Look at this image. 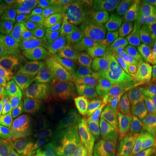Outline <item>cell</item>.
<instances>
[{"mask_svg": "<svg viewBox=\"0 0 156 156\" xmlns=\"http://www.w3.org/2000/svg\"><path fill=\"white\" fill-rule=\"evenodd\" d=\"M89 124L105 156H151L102 110L89 118Z\"/></svg>", "mask_w": 156, "mask_h": 156, "instance_id": "cell-1", "label": "cell"}, {"mask_svg": "<svg viewBox=\"0 0 156 156\" xmlns=\"http://www.w3.org/2000/svg\"><path fill=\"white\" fill-rule=\"evenodd\" d=\"M91 132L92 129L87 122H61L53 124L32 146L51 148L68 154Z\"/></svg>", "mask_w": 156, "mask_h": 156, "instance_id": "cell-2", "label": "cell"}, {"mask_svg": "<svg viewBox=\"0 0 156 156\" xmlns=\"http://www.w3.org/2000/svg\"><path fill=\"white\" fill-rule=\"evenodd\" d=\"M122 27L126 35L147 50H156V1L128 12Z\"/></svg>", "mask_w": 156, "mask_h": 156, "instance_id": "cell-3", "label": "cell"}, {"mask_svg": "<svg viewBox=\"0 0 156 156\" xmlns=\"http://www.w3.org/2000/svg\"><path fill=\"white\" fill-rule=\"evenodd\" d=\"M0 90L19 109L32 108L38 103L39 85L30 80L20 69L0 68Z\"/></svg>", "mask_w": 156, "mask_h": 156, "instance_id": "cell-4", "label": "cell"}, {"mask_svg": "<svg viewBox=\"0 0 156 156\" xmlns=\"http://www.w3.org/2000/svg\"><path fill=\"white\" fill-rule=\"evenodd\" d=\"M44 108L56 119L69 122L89 119L101 110L95 101L86 94L49 101H46Z\"/></svg>", "mask_w": 156, "mask_h": 156, "instance_id": "cell-5", "label": "cell"}, {"mask_svg": "<svg viewBox=\"0 0 156 156\" xmlns=\"http://www.w3.org/2000/svg\"><path fill=\"white\" fill-rule=\"evenodd\" d=\"M97 89L91 77H76L69 73L39 85L38 97L46 101L57 100L76 94H86L94 97Z\"/></svg>", "mask_w": 156, "mask_h": 156, "instance_id": "cell-6", "label": "cell"}, {"mask_svg": "<svg viewBox=\"0 0 156 156\" xmlns=\"http://www.w3.org/2000/svg\"><path fill=\"white\" fill-rule=\"evenodd\" d=\"M134 88L133 72L120 69L108 83L97 89L93 100L101 110L106 111L114 108Z\"/></svg>", "mask_w": 156, "mask_h": 156, "instance_id": "cell-7", "label": "cell"}, {"mask_svg": "<svg viewBox=\"0 0 156 156\" xmlns=\"http://www.w3.org/2000/svg\"><path fill=\"white\" fill-rule=\"evenodd\" d=\"M37 128L38 120L30 111L17 110L0 116V132L18 142L24 143Z\"/></svg>", "mask_w": 156, "mask_h": 156, "instance_id": "cell-8", "label": "cell"}, {"mask_svg": "<svg viewBox=\"0 0 156 156\" xmlns=\"http://www.w3.org/2000/svg\"><path fill=\"white\" fill-rule=\"evenodd\" d=\"M103 112L122 128L139 145L141 146L145 150L149 152L151 142L154 138V129L151 126L150 122L134 117L125 116L119 114L114 108Z\"/></svg>", "mask_w": 156, "mask_h": 156, "instance_id": "cell-9", "label": "cell"}, {"mask_svg": "<svg viewBox=\"0 0 156 156\" xmlns=\"http://www.w3.org/2000/svg\"><path fill=\"white\" fill-rule=\"evenodd\" d=\"M114 109L125 116L134 117L152 122L154 121L156 102L149 99L144 92L134 89Z\"/></svg>", "mask_w": 156, "mask_h": 156, "instance_id": "cell-10", "label": "cell"}, {"mask_svg": "<svg viewBox=\"0 0 156 156\" xmlns=\"http://www.w3.org/2000/svg\"><path fill=\"white\" fill-rule=\"evenodd\" d=\"M154 58H156L154 53L141 47L131 37L126 35L122 53L120 58V69L134 72L144 67Z\"/></svg>", "mask_w": 156, "mask_h": 156, "instance_id": "cell-11", "label": "cell"}, {"mask_svg": "<svg viewBox=\"0 0 156 156\" xmlns=\"http://www.w3.org/2000/svg\"><path fill=\"white\" fill-rule=\"evenodd\" d=\"M50 56L51 54L46 47L32 45L27 51L19 69L30 80L40 85L44 78V69Z\"/></svg>", "mask_w": 156, "mask_h": 156, "instance_id": "cell-12", "label": "cell"}, {"mask_svg": "<svg viewBox=\"0 0 156 156\" xmlns=\"http://www.w3.org/2000/svg\"><path fill=\"white\" fill-rule=\"evenodd\" d=\"M126 37V31L122 26L113 27L103 30L90 36L88 53L94 57L99 56L112 49L122 40Z\"/></svg>", "mask_w": 156, "mask_h": 156, "instance_id": "cell-13", "label": "cell"}, {"mask_svg": "<svg viewBox=\"0 0 156 156\" xmlns=\"http://www.w3.org/2000/svg\"><path fill=\"white\" fill-rule=\"evenodd\" d=\"M33 30L34 26L31 19L16 13L3 30L2 37L5 41L20 42L30 45Z\"/></svg>", "mask_w": 156, "mask_h": 156, "instance_id": "cell-14", "label": "cell"}, {"mask_svg": "<svg viewBox=\"0 0 156 156\" xmlns=\"http://www.w3.org/2000/svg\"><path fill=\"white\" fill-rule=\"evenodd\" d=\"M126 16L127 12L106 9L87 18L84 30L89 36H93L106 29L122 26Z\"/></svg>", "mask_w": 156, "mask_h": 156, "instance_id": "cell-15", "label": "cell"}, {"mask_svg": "<svg viewBox=\"0 0 156 156\" xmlns=\"http://www.w3.org/2000/svg\"><path fill=\"white\" fill-rule=\"evenodd\" d=\"M28 44L20 42H0V66L9 70L19 69L27 54Z\"/></svg>", "mask_w": 156, "mask_h": 156, "instance_id": "cell-16", "label": "cell"}, {"mask_svg": "<svg viewBox=\"0 0 156 156\" xmlns=\"http://www.w3.org/2000/svg\"><path fill=\"white\" fill-rule=\"evenodd\" d=\"M120 68L121 60L115 62L105 63L96 61L93 58L89 75L95 84V88L99 89L108 83L119 72Z\"/></svg>", "mask_w": 156, "mask_h": 156, "instance_id": "cell-17", "label": "cell"}, {"mask_svg": "<svg viewBox=\"0 0 156 156\" xmlns=\"http://www.w3.org/2000/svg\"><path fill=\"white\" fill-rule=\"evenodd\" d=\"M75 0H35L34 6L54 17L64 20L76 8Z\"/></svg>", "mask_w": 156, "mask_h": 156, "instance_id": "cell-18", "label": "cell"}, {"mask_svg": "<svg viewBox=\"0 0 156 156\" xmlns=\"http://www.w3.org/2000/svg\"><path fill=\"white\" fill-rule=\"evenodd\" d=\"M67 156H105L99 140L92 131L81 140Z\"/></svg>", "mask_w": 156, "mask_h": 156, "instance_id": "cell-19", "label": "cell"}, {"mask_svg": "<svg viewBox=\"0 0 156 156\" xmlns=\"http://www.w3.org/2000/svg\"><path fill=\"white\" fill-rule=\"evenodd\" d=\"M21 15L30 17L32 21L34 29H61L64 20L54 17L49 13L33 6Z\"/></svg>", "mask_w": 156, "mask_h": 156, "instance_id": "cell-20", "label": "cell"}, {"mask_svg": "<svg viewBox=\"0 0 156 156\" xmlns=\"http://www.w3.org/2000/svg\"><path fill=\"white\" fill-rule=\"evenodd\" d=\"M135 89L146 93L156 86V58L133 72Z\"/></svg>", "mask_w": 156, "mask_h": 156, "instance_id": "cell-21", "label": "cell"}, {"mask_svg": "<svg viewBox=\"0 0 156 156\" xmlns=\"http://www.w3.org/2000/svg\"><path fill=\"white\" fill-rule=\"evenodd\" d=\"M91 62L89 55L86 54H76L71 58L62 62L64 69L73 76L76 77H85L88 76L91 67Z\"/></svg>", "mask_w": 156, "mask_h": 156, "instance_id": "cell-22", "label": "cell"}, {"mask_svg": "<svg viewBox=\"0 0 156 156\" xmlns=\"http://www.w3.org/2000/svg\"><path fill=\"white\" fill-rule=\"evenodd\" d=\"M89 38L90 36L83 29V30H76L63 32L57 41L71 46L79 54L89 55L88 44H89Z\"/></svg>", "mask_w": 156, "mask_h": 156, "instance_id": "cell-23", "label": "cell"}, {"mask_svg": "<svg viewBox=\"0 0 156 156\" xmlns=\"http://www.w3.org/2000/svg\"><path fill=\"white\" fill-rule=\"evenodd\" d=\"M62 34L61 29H34L31 35V42L36 46L48 48L56 43Z\"/></svg>", "mask_w": 156, "mask_h": 156, "instance_id": "cell-24", "label": "cell"}, {"mask_svg": "<svg viewBox=\"0 0 156 156\" xmlns=\"http://www.w3.org/2000/svg\"><path fill=\"white\" fill-rule=\"evenodd\" d=\"M106 9L105 0H80L76 3L74 14L89 18Z\"/></svg>", "mask_w": 156, "mask_h": 156, "instance_id": "cell-25", "label": "cell"}, {"mask_svg": "<svg viewBox=\"0 0 156 156\" xmlns=\"http://www.w3.org/2000/svg\"><path fill=\"white\" fill-rule=\"evenodd\" d=\"M28 147L0 132V154L5 156H23Z\"/></svg>", "mask_w": 156, "mask_h": 156, "instance_id": "cell-26", "label": "cell"}, {"mask_svg": "<svg viewBox=\"0 0 156 156\" xmlns=\"http://www.w3.org/2000/svg\"><path fill=\"white\" fill-rule=\"evenodd\" d=\"M107 9L131 12L144 6L147 1L144 0H105Z\"/></svg>", "mask_w": 156, "mask_h": 156, "instance_id": "cell-27", "label": "cell"}, {"mask_svg": "<svg viewBox=\"0 0 156 156\" xmlns=\"http://www.w3.org/2000/svg\"><path fill=\"white\" fill-rule=\"evenodd\" d=\"M66 74H68V73L64 69L62 62L56 60V58L53 57L52 55H51L50 58H49V60L46 62L44 69L43 82H48L50 80L59 77V76H64Z\"/></svg>", "mask_w": 156, "mask_h": 156, "instance_id": "cell-28", "label": "cell"}, {"mask_svg": "<svg viewBox=\"0 0 156 156\" xmlns=\"http://www.w3.org/2000/svg\"><path fill=\"white\" fill-rule=\"evenodd\" d=\"M47 49L53 57H55L56 60L60 62L68 60L78 54L76 50L73 49L71 46L62 42H58V41H56L55 44L50 45Z\"/></svg>", "mask_w": 156, "mask_h": 156, "instance_id": "cell-29", "label": "cell"}, {"mask_svg": "<svg viewBox=\"0 0 156 156\" xmlns=\"http://www.w3.org/2000/svg\"><path fill=\"white\" fill-rule=\"evenodd\" d=\"M125 38H122L115 46H114L112 49L107 51L106 53L102 54L99 56L94 57L96 61H99L101 62H105V63H110V62H115L120 60L122 53L123 47L125 44Z\"/></svg>", "mask_w": 156, "mask_h": 156, "instance_id": "cell-30", "label": "cell"}, {"mask_svg": "<svg viewBox=\"0 0 156 156\" xmlns=\"http://www.w3.org/2000/svg\"><path fill=\"white\" fill-rule=\"evenodd\" d=\"M86 21H87V18L82 16L74 15V16L68 17L62 25V32L63 33V32L70 31V30H83L86 25Z\"/></svg>", "mask_w": 156, "mask_h": 156, "instance_id": "cell-31", "label": "cell"}, {"mask_svg": "<svg viewBox=\"0 0 156 156\" xmlns=\"http://www.w3.org/2000/svg\"><path fill=\"white\" fill-rule=\"evenodd\" d=\"M23 156H67V154L55 149L32 146L30 150L24 153Z\"/></svg>", "mask_w": 156, "mask_h": 156, "instance_id": "cell-32", "label": "cell"}, {"mask_svg": "<svg viewBox=\"0 0 156 156\" xmlns=\"http://www.w3.org/2000/svg\"><path fill=\"white\" fill-rule=\"evenodd\" d=\"M15 14V11L8 4H2V2H0V32H3Z\"/></svg>", "mask_w": 156, "mask_h": 156, "instance_id": "cell-33", "label": "cell"}, {"mask_svg": "<svg viewBox=\"0 0 156 156\" xmlns=\"http://www.w3.org/2000/svg\"><path fill=\"white\" fill-rule=\"evenodd\" d=\"M22 110L19 109L1 90H0V116L7 113Z\"/></svg>", "mask_w": 156, "mask_h": 156, "instance_id": "cell-34", "label": "cell"}, {"mask_svg": "<svg viewBox=\"0 0 156 156\" xmlns=\"http://www.w3.org/2000/svg\"><path fill=\"white\" fill-rule=\"evenodd\" d=\"M9 5L17 14H22L24 11L34 6V1L31 0H11L8 2Z\"/></svg>", "mask_w": 156, "mask_h": 156, "instance_id": "cell-35", "label": "cell"}, {"mask_svg": "<svg viewBox=\"0 0 156 156\" xmlns=\"http://www.w3.org/2000/svg\"><path fill=\"white\" fill-rule=\"evenodd\" d=\"M145 94L149 99L156 102V86H154V88H152L149 90H147Z\"/></svg>", "mask_w": 156, "mask_h": 156, "instance_id": "cell-36", "label": "cell"}, {"mask_svg": "<svg viewBox=\"0 0 156 156\" xmlns=\"http://www.w3.org/2000/svg\"><path fill=\"white\" fill-rule=\"evenodd\" d=\"M149 154L151 156H156V135L151 142V145L149 147Z\"/></svg>", "mask_w": 156, "mask_h": 156, "instance_id": "cell-37", "label": "cell"}, {"mask_svg": "<svg viewBox=\"0 0 156 156\" xmlns=\"http://www.w3.org/2000/svg\"><path fill=\"white\" fill-rule=\"evenodd\" d=\"M154 122L156 124V112H155V115H154Z\"/></svg>", "mask_w": 156, "mask_h": 156, "instance_id": "cell-38", "label": "cell"}, {"mask_svg": "<svg viewBox=\"0 0 156 156\" xmlns=\"http://www.w3.org/2000/svg\"><path fill=\"white\" fill-rule=\"evenodd\" d=\"M0 156H5V155H4V154H0Z\"/></svg>", "mask_w": 156, "mask_h": 156, "instance_id": "cell-39", "label": "cell"}]
</instances>
